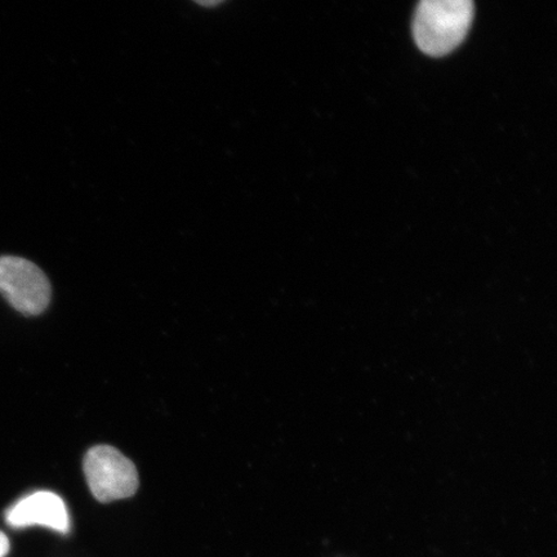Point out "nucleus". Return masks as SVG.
<instances>
[{"label":"nucleus","instance_id":"nucleus-1","mask_svg":"<svg viewBox=\"0 0 557 557\" xmlns=\"http://www.w3.org/2000/svg\"><path fill=\"white\" fill-rule=\"evenodd\" d=\"M473 12V0H421L413 23L418 48L433 58L455 51L470 30Z\"/></svg>","mask_w":557,"mask_h":557},{"label":"nucleus","instance_id":"nucleus-2","mask_svg":"<svg viewBox=\"0 0 557 557\" xmlns=\"http://www.w3.org/2000/svg\"><path fill=\"white\" fill-rule=\"evenodd\" d=\"M85 473L90 492L101 504L129 498L138 490L135 463L109 445H97L88 450Z\"/></svg>","mask_w":557,"mask_h":557},{"label":"nucleus","instance_id":"nucleus-3","mask_svg":"<svg viewBox=\"0 0 557 557\" xmlns=\"http://www.w3.org/2000/svg\"><path fill=\"white\" fill-rule=\"evenodd\" d=\"M0 294L25 315H39L51 301V284L37 264L20 257H0Z\"/></svg>","mask_w":557,"mask_h":557},{"label":"nucleus","instance_id":"nucleus-4","mask_svg":"<svg viewBox=\"0 0 557 557\" xmlns=\"http://www.w3.org/2000/svg\"><path fill=\"white\" fill-rule=\"evenodd\" d=\"M7 524L13 528L40 525L66 534L70 519L64 500L52 492H37L18 500L5 513Z\"/></svg>","mask_w":557,"mask_h":557},{"label":"nucleus","instance_id":"nucleus-5","mask_svg":"<svg viewBox=\"0 0 557 557\" xmlns=\"http://www.w3.org/2000/svg\"><path fill=\"white\" fill-rule=\"evenodd\" d=\"M10 553V541L3 532H0V557Z\"/></svg>","mask_w":557,"mask_h":557},{"label":"nucleus","instance_id":"nucleus-6","mask_svg":"<svg viewBox=\"0 0 557 557\" xmlns=\"http://www.w3.org/2000/svg\"><path fill=\"white\" fill-rule=\"evenodd\" d=\"M195 3L203 7H215L225 2V0H194Z\"/></svg>","mask_w":557,"mask_h":557}]
</instances>
